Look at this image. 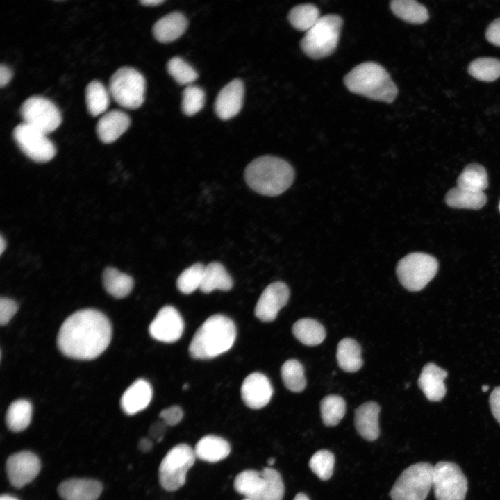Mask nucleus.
Here are the masks:
<instances>
[{
	"mask_svg": "<svg viewBox=\"0 0 500 500\" xmlns=\"http://www.w3.org/2000/svg\"><path fill=\"white\" fill-rule=\"evenodd\" d=\"M112 337L109 319L94 309H83L68 317L59 330L57 344L65 356L92 360L108 347Z\"/></svg>",
	"mask_w": 500,
	"mask_h": 500,
	"instance_id": "f257e3e1",
	"label": "nucleus"
},
{
	"mask_svg": "<svg viewBox=\"0 0 500 500\" xmlns=\"http://www.w3.org/2000/svg\"><path fill=\"white\" fill-rule=\"evenodd\" d=\"M247 185L258 194L274 197L284 192L294 181V171L285 160L272 156L252 160L244 171Z\"/></svg>",
	"mask_w": 500,
	"mask_h": 500,
	"instance_id": "f03ea898",
	"label": "nucleus"
},
{
	"mask_svg": "<svg viewBox=\"0 0 500 500\" xmlns=\"http://www.w3.org/2000/svg\"><path fill=\"white\" fill-rule=\"evenodd\" d=\"M236 338L234 322L217 314L209 317L194 333L189 352L195 359H210L228 351Z\"/></svg>",
	"mask_w": 500,
	"mask_h": 500,
	"instance_id": "7ed1b4c3",
	"label": "nucleus"
},
{
	"mask_svg": "<svg viewBox=\"0 0 500 500\" xmlns=\"http://www.w3.org/2000/svg\"><path fill=\"white\" fill-rule=\"evenodd\" d=\"M344 81L351 92L376 101L392 103L398 93L388 72L374 62L356 65L345 76Z\"/></svg>",
	"mask_w": 500,
	"mask_h": 500,
	"instance_id": "20e7f679",
	"label": "nucleus"
},
{
	"mask_svg": "<svg viewBox=\"0 0 500 500\" xmlns=\"http://www.w3.org/2000/svg\"><path fill=\"white\" fill-rule=\"evenodd\" d=\"M233 487L237 492L252 500H282L285 492L280 473L271 467L241 472L235 476Z\"/></svg>",
	"mask_w": 500,
	"mask_h": 500,
	"instance_id": "39448f33",
	"label": "nucleus"
},
{
	"mask_svg": "<svg viewBox=\"0 0 500 500\" xmlns=\"http://www.w3.org/2000/svg\"><path fill=\"white\" fill-rule=\"evenodd\" d=\"M342 26V19L338 15L321 17L301 40L303 51L312 59L330 56L338 47Z\"/></svg>",
	"mask_w": 500,
	"mask_h": 500,
	"instance_id": "423d86ee",
	"label": "nucleus"
},
{
	"mask_svg": "<svg viewBox=\"0 0 500 500\" xmlns=\"http://www.w3.org/2000/svg\"><path fill=\"white\" fill-rule=\"evenodd\" d=\"M433 466L417 462L404 469L393 485L392 500H425L433 487Z\"/></svg>",
	"mask_w": 500,
	"mask_h": 500,
	"instance_id": "0eeeda50",
	"label": "nucleus"
},
{
	"mask_svg": "<svg viewBox=\"0 0 500 500\" xmlns=\"http://www.w3.org/2000/svg\"><path fill=\"white\" fill-rule=\"evenodd\" d=\"M438 262L429 254L415 252L401 258L396 268L400 283L408 290L417 292L424 289L435 276Z\"/></svg>",
	"mask_w": 500,
	"mask_h": 500,
	"instance_id": "6e6552de",
	"label": "nucleus"
},
{
	"mask_svg": "<svg viewBox=\"0 0 500 500\" xmlns=\"http://www.w3.org/2000/svg\"><path fill=\"white\" fill-rule=\"evenodd\" d=\"M196 458L194 449L187 444L173 447L159 466L160 485L170 492L181 488L185 483L187 472L194 464Z\"/></svg>",
	"mask_w": 500,
	"mask_h": 500,
	"instance_id": "1a4fd4ad",
	"label": "nucleus"
},
{
	"mask_svg": "<svg viewBox=\"0 0 500 500\" xmlns=\"http://www.w3.org/2000/svg\"><path fill=\"white\" fill-rule=\"evenodd\" d=\"M109 93L121 106L140 108L144 101L146 81L142 74L130 67L117 69L109 81Z\"/></svg>",
	"mask_w": 500,
	"mask_h": 500,
	"instance_id": "9d476101",
	"label": "nucleus"
},
{
	"mask_svg": "<svg viewBox=\"0 0 500 500\" xmlns=\"http://www.w3.org/2000/svg\"><path fill=\"white\" fill-rule=\"evenodd\" d=\"M433 487L437 500H465L467 479L457 464L440 461L433 466Z\"/></svg>",
	"mask_w": 500,
	"mask_h": 500,
	"instance_id": "9b49d317",
	"label": "nucleus"
},
{
	"mask_svg": "<svg viewBox=\"0 0 500 500\" xmlns=\"http://www.w3.org/2000/svg\"><path fill=\"white\" fill-rule=\"evenodd\" d=\"M23 123L33 126L45 134L60 126L62 117L58 107L49 99L33 96L26 99L19 110Z\"/></svg>",
	"mask_w": 500,
	"mask_h": 500,
	"instance_id": "f8f14e48",
	"label": "nucleus"
},
{
	"mask_svg": "<svg viewBox=\"0 0 500 500\" xmlns=\"http://www.w3.org/2000/svg\"><path fill=\"white\" fill-rule=\"evenodd\" d=\"M46 135L23 122L12 131L13 139L20 150L30 159L38 162L51 160L56 153L53 143Z\"/></svg>",
	"mask_w": 500,
	"mask_h": 500,
	"instance_id": "ddd939ff",
	"label": "nucleus"
},
{
	"mask_svg": "<svg viewBox=\"0 0 500 500\" xmlns=\"http://www.w3.org/2000/svg\"><path fill=\"white\" fill-rule=\"evenodd\" d=\"M41 464L38 457L30 451H20L10 455L6 469L10 484L20 488L31 483L38 475Z\"/></svg>",
	"mask_w": 500,
	"mask_h": 500,
	"instance_id": "4468645a",
	"label": "nucleus"
},
{
	"mask_svg": "<svg viewBox=\"0 0 500 500\" xmlns=\"http://www.w3.org/2000/svg\"><path fill=\"white\" fill-rule=\"evenodd\" d=\"M184 322L179 312L173 306H165L157 313L149 325L150 335L156 340L172 343L181 337Z\"/></svg>",
	"mask_w": 500,
	"mask_h": 500,
	"instance_id": "2eb2a0df",
	"label": "nucleus"
},
{
	"mask_svg": "<svg viewBox=\"0 0 500 500\" xmlns=\"http://www.w3.org/2000/svg\"><path fill=\"white\" fill-rule=\"evenodd\" d=\"M290 297V290L281 281L267 285L260 296L256 305V317L262 322L274 320L279 310L286 305Z\"/></svg>",
	"mask_w": 500,
	"mask_h": 500,
	"instance_id": "dca6fc26",
	"label": "nucleus"
},
{
	"mask_svg": "<svg viewBox=\"0 0 500 500\" xmlns=\"http://www.w3.org/2000/svg\"><path fill=\"white\" fill-rule=\"evenodd\" d=\"M241 397L251 409H260L270 401L273 388L268 378L259 372L248 375L241 386Z\"/></svg>",
	"mask_w": 500,
	"mask_h": 500,
	"instance_id": "f3484780",
	"label": "nucleus"
},
{
	"mask_svg": "<svg viewBox=\"0 0 500 500\" xmlns=\"http://www.w3.org/2000/svg\"><path fill=\"white\" fill-rule=\"evenodd\" d=\"M244 85L240 79H234L219 92L215 103L217 115L223 120L235 117L241 110L244 99Z\"/></svg>",
	"mask_w": 500,
	"mask_h": 500,
	"instance_id": "a211bd4d",
	"label": "nucleus"
},
{
	"mask_svg": "<svg viewBox=\"0 0 500 500\" xmlns=\"http://www.w3.org/2000/svg\"><path fill=\"white\" fill-rule=\"evenodd\" d=\"M447 376L446 370L433 362H428L423 367L417 383L419 388L430 401H440L445 396L444 383Z\"/></svg>",
	"mask_w": 500,
	"mask_h": 500,
	"instance_id": "6ab92c4d",
	"label": "nucleus"
},
{
	"mask_svg": "<svg viewBox=\"0 0 500 500\" xmlns=\"http://www.w3.org/2000/svg\"><path fill=\"white\" fill-rule=\"evenodd\" d=\"M129 116L119 110H112L106 112L99 120L96 131L99 140L110 144L117 140L130 126Z\"/></svg>",
	"mask_w": 500,
	"mask_h": 500,
	"instance_id": "aec40b11",
	"label": "nucleus"
},
{
	"mask_svg": "<svg viewBox=\"0 0 500 500\" xmlns=\"http://www.w3.org/2000/svg\"><path fill=\"white\" fill-rule=\"evenodd\" d=\"M102 485L92 479H69L62 482L58 492L64 500H97L102 492Z\"/></svg>",
	"mask_w": 500,
	"mask_h": 500,
	"instance_id": "412c9836",
	"label": "nucleus"
},
{
	"mask_svg": "<svg viewBox=\"0 0 500 500\" xmlns=\"http://www.w3.org/2000/svg\"><path fill=\"white\" fill-rule=\"evenodd\" d=\"M152 395V388L149 383L144 379H138L123 394L120 401L121 408L126 414L135 415L149 406Z\"/></svg>",
	"mask_w": 500,
	"mask_h": 500,
	"instance_id": "4be33fe9",
	"label": "nucleus"
},
{
	"mask_svg": "<svg viewBox=\"0 0 500 500\" xmlns=\"http://www.w3.org/2000/svg\"><path fill=\"white\" fill-rule=\"evenodd\" d=\"M380 406L374 401L366 402L355 411L354 423L358 433L366 440H376L380 434Z\"/></svg>",
	"mask_w": 500,
	"mask_h": 500,
	"instance_id": "5701e85b",
	"label": "nucleus"
},
{
	"mask_svg": "<svg viewBox=\"0 0 500 500\" xmlns=\"http://www.w3.org/2000/svg\"><path fill=\"white\" fill-rule=\"evenodd\" d=\"M188 26L186 17L179 12L169 13L153 25L152 32L155 38L162 43H169L181 36Z\"/></svg>",
	"mask_w": 500,
	"mask_h": 500,
	"instance_id": "b1692460",
	"label": "nucleus"
},
{
	"mask_svg": "<svg viewBox=\"0 0 500 500\" xmlns=\"http://www.w3.org/2000/svg\"><path fill=\"white\" fill-rule=\"evenodd\" d=\"M194 451L197 458L213 463L228 457L231 452V446L224 438L208 435L197 442Z\"/></svg>",
	"mask_w": 500,
	"mask_h": 500,
	"instance_id": "393cba45",
	"label": "nucleus"
},
{
	"mask_svg": "<svg viewBox=\"0 0 500 500\" xmlns=\"http://www.w3.org/2000/svg\"><path fill=\"white\" fill-rule=\"evenodd\" d=\"M233 280L224 267L219 262H212L205 266L200 290L210 293L215 290L228 291L233 287Z\"/></svg>",
	"mask_w": 500,
	"mask_h": 500,
	"instance_id": "a878e982",
	"label": "nucleus"
},
{
	"mask_svg": "<svg viewBox=\"0 0 500 500\" xmlns=\"http://www.w3.org/2000/svg\"><path fill=\"white\" fill-rule=\"evenodd\" d=\"M336 358L339 367L347 372L358 371L363 364L360 345L350 338H343L340 341Z\"/></svg>",
	"mask_w": 500,
	"mask_h": 500,
	"instance_id": "bb28decb",
	"label": "nucleus"
},
{
	"mask_svg": "<svg viewBox=\"0 0 500 500\" xmlns=\"http://www.w3.org/2000/svg\"><path fill=\"white\" fill-rule=\"evenodd\" d=\"M445 202L454 208L478 210L485 206L487 197L483 192H473L456 186L448 191Z\"/></svg>",
	"mask_w": 500,
	"mask_h": 500,
	"instance_id": "cd10ccee",
	"label": "nucleus"
},
{
	"mask_svg": "<svg viewBox=\"0 0 500 500\" xmlns=\"http://www.w3.org/2000/svg\"><path fill=\"white\" fill-rule=\"evenodd\" d=\"M102 280L106 292L117 299L128 296L134 285L131 276L113 267H108L103 271Z\"/></svg>",
	"mask_w": 500,
	"mask_h": 500,
	"instance_id": "c85d7f7f",
	"label": "nucleus"
},
{
	"mask_svg": "<svg viewBox=\"0 0 500 500\" xmlns=\"http://www.w3.org/2000/svg\"><path fill=\"white\" fill-rule=\"evenodd\" d=\"M292 333L299 341L308 346L318 345L326 337L324 326L317 320L310 318L297 321L292 326Z\"/></svg>",
	"mask_w": 500,
	"mask_h": 500,
	"instance_id": "c756f323",
	"label": "nucleus"
},
{
	"mask_svg": "<svg viewBox=\"0 0 500 500\" xmlns=\"http://www.w3.org/2000/svg\"><path fill=\"white\" fill-rule=\"evenodd\" d=\"M390 8L397 17L408 23L420 24L428 19L427 9L414 0H394Z\"/></svg>",
	"mask_w": 500,
	"mask_h": 500,
	"instance_id": "7c9ffc66",
	"label": "nucleus"
},
{
	"mask_svg": "<svg viewBox=\"0 0 500 500\" xmlns=\"http://www.w3.org/2000/svg\"><path fill=\"white\" fill-rule=\"evenodd\" d=\"M32 405L25 399L13 401L8 407L6 415L8 428L13 432H20L26 429L31 423L32 417Z\"/></svg>",
	"mask_w": 500,
	"mask_h": 500,
	"instance_id": "2f4dec72",
	"label": "nucleus"
},
{
	"mask_svg": "<svg viewBox=\"0 0 500 500\" xmlns=\"http://www.w3.org/2000/svg\"><path fill=\"white\" fill-rule=\"evenodd\" d=\"M488 186L487 172L477 163L467 165L457 179V187L473 192H483Z\"/></svg>",
	"mask_w": 500,
	"mask_h": 500,
	"instance_id": "473e14b6",
	"label": "nucleus"
},
{
	"mask_svg": "<svg viewBox=\"0 0 500 500\" xmlns=\"http://www.w3.org/2000/svg\"><path fill=\"white\" fill-rule=\"evenodd\" d=\"M85 102L88 112L96 117L106 110L110 103L109 92L101 82L94 80L85 88Z\"/></svg>",
	"mask_w": 500,
	"mask_h": 500,
	"instance_id": "72a5a7b5",
	"label": "nucleus"
},
{
	"mask_svg": "<svg viewBox=\"0 0 500 500\" xmlns=\"http://www.w3.org/2000/svg\"><path fill=\"white\" fill-rule=\"evenodd\" d=\"M321 17L318 8L312 3H303L294 7L288 19L292 26L299 31H308Z\"/></svg>",
	"mask_w": 500,
	"mask_h": 500,
	"instance_id": "f704fd0d",
	"label": "nucleus"
},
{
	"mask_svg": "<svg viewBox=\"0 0 500 500\" xmlns=\"http://www.w3.org/2000/svg\"><path fill=\"white\" fill-rule=\"evenodd\" d=\"M468 72L474 78L492 82L500 77V60L494 58H478L468 66Z\"/></svg>",
	"mask_w": 500,
	"mask_h": 500,
	"instance_id": "c9c22d12",
	"label": "nucleus"
},
{
	"mask_svg": "<svg viewBox=\"0 0 500 500\" xmlns=\"http://www.w3.org/2000/svg\"><path fill=\"white\" fill-rule=\"evenodd\" d=\"M281 374L285 387L292 392H300L306 386L303 367L294 359L285 361L281 367Z\"/></svg>",
	"mask_w": 500,
	"mask_h": 500,
	"instance_id": "e433bc0d",
	"label": "nucleus"
},
{
	"mask_svg": "<svg viewBox=\"0 0 500 500\" xmlns=\"http://www.w3.org/2000/svg\"><path fill=\"white\" fill-rule=\"evenodd\" d=\"M322 419L327 426H335L345 415L346 403L338 395H328L320 403Z\"/></svg>",
	"mask_w": 500,
	"mask_h": 500,
	"instance_id": "4c0bfd02",
	"label": "nucleus"
},
{
	"mask_svg": "<svg viewBox=\"0 0 500 500\" xmlns=\"http://www.w3.org/2000/svg\"><path fill=\"white\" fill-rule=\"evenodd\" d=\"M205 266L199 262L194 263L185 269L178 277L177 288L183 294H189L200 289L204 274Z\"/></svg>",
	"mask_w": 500,
	"mask_h": 500,
	"instance_id": "58836bf2",
	"label": "nucleus"
},
{
	"mask_svg": "<svg viewBox=\"0 0 500 500\" xmlns=\"http://www.w3.org/2000/svg\"><path fill=\"white\" fill-rule=\"evenodd\" d=\"M335 456L328 450L315 452L309 461L310 469L322 481L328 480L333 472Z\"/></svg>",
	"mask_w": 500,
	"mask_h": 500,
	"instance_id": "ea45409f",
	"label": "nucleus"
},
{
	"mask_svg": "<svg viewBox=\"0 0 500 500\" xmlns=\"http://www.w3.org/2000/svg\"><path fill=\"white\" fill-rule=\"evenodd\" d=\"M167 68L169 74L181 85H190L198 77L196 70L179 57L171 58Z\"/></svg>",
	"mask_w": 500,
	"mask_h": 500,
	"instance_id": "a19ab883",
	"label": "nucleus"
},
{
	"mask_svg": "<svg viewBox=\"0 0 500 500\" xmlns=\"http://www.w3.org/2000/svg\"><path fill=\"white\" fill-rule=\"evenodd\" d=\"M205 93L196 85H188L183 92L182 110L188 116L200 111L204 106Z\"/></svg>",
	"mask_w": 500,
	"mask_h": 500,
	"instance_id": "79ce46f5",
	"label": "nucleus"
},
{
	"mask_svg": "<svg viewBox=\"0 0 500 500\" xmlns=\"http://www.w3.org/2000/svg\"><path fill=\"white\" fill-rule=\"evenodd\" d=\"M18 306L17 303L6 297L0 299V324L2 326L7 324L17 312Z\"/></svg>",
	"mask_w": 500,
	"mask_h": 500,
	"instance_id": "37998d69",
	"label": "nucleus"
},
{
	"mask_svg": "<svg viewBox=\"0 0 500 500\" xmlns=\"http://www.w3.org/2000/svg\"><path fill=\"white\" fill-rule=\"evenodd\" d=\"M183 412L181 407L173 406L162 410L159 417L167 426H173L178 424L182 419Z\"/></svg>",
	"mask_w": 500,
	"mask_h": 500,
	"instance_id": "c03bdc74",
	"label": "nucleus"
},
{
	"mask_svg": "<svg viewBox=\"0 0 500 500\" xmlns=\"http://www.w3.org/2000/svg\"><path fill=\"white\" fill-rule=\"evenodd\" d=\"M485 38L490 43L500 47V18L495 19L488 26Z\"/></svg>",
	"mask_w": 500,
	"mask_h": 500,
	"instance_id": "a18cd8bd",
	"label": "nucleus"
},
{
	"mask_svg": "<svg viewBox=\"0 0 500 500\" xmlns=\"http://www.w3.org/2000/svg\"><path fill=\"white\" fill-rule=\"evenodd\" d=\"M489 402L492 414L500 424V386L494 388L491 392Z\"/></svg>",
	"mask_w": 500,
	"mask_h": 500,
	"instance_id": "49530a36",
	"label": "nucleus"
},
{
	"mask_svg": "<svg viewBox=\"0 0 500 500\" xmlns=\"http://www.w3.org/2000/svg\"><path fill=\"white\" fill-rule=\"evenodd\" d=\"M166 426L167 424L164 422H157L153 424L149 429L150 435L158 442H160L163 438Z\"/></svg>",
	"mask_w": 500,
	"mask_h": 500,
	"instance_id": "de8ad7c7",
	"label": "nucleus"
},
{
	"mask_svg": "<svg viewBox=\"0 0 500 500\" xmlns=\"http://www.w3.org/2000/svg\"><path fill=\"white\" fill-rule=\"evenodd\" d=\"M12 69L4 64L0 65V86L3 88L6 86L12 79Z\"/></svg>",
	"mask_w": 500,
	"mask_h": 500,
	"instance_id": "09e8293b",
	"label": "nucleus"
},
{
	"mask_svg": "<svg viewBox=\"0 0 500 500\" xmlns=\"http://www.w3.org/2000/svg\"><path fill=\"white\" fill-rule=\"evenodd\" d=\"M139 449L142 452H148L153 447V442L149 438H142L139 442Z\"/></svg>",
	"mask_w": 500,
	"mask_h": 500,
	"instance_id": "8fccbe9b",
	"label": "nucleus"
},
{
	"mask_svg": "<svg viewBox=\"0 0 500 500\" xmlns=\"http://www.w3.org/2000/svg\"><path fill=\"white\" fill-rule=\"evenodd\" d=\"M165 2L164 0H142L140 3L146 6H155Z\"/></svg>",
	"mask_w": 500,
	"mask_h": 500,
	"instance_id": "3c124183",
	"label": "nucleus"
},
{
	"mask_svg": "<svg viewBox=\"0 0 500 500\" xmlns=\"http://www.w3.org/2000/svg\"><path fill=\"white\" fill-rule=\"evenodd\" d=\"M293 500H310V499H309L308 497L306 494H303V493H302V492H300V493H298V494L294 497V498Z\"/></svg>",
	"mask_w": 500,
	"mask_h": 500,
	"instance_id": "603ef678",
	"label": "nucleus"
},
{
	"mask_svg": "<svg viewBox=\"0 0 500 500\" xmlns=\"http://www.w3.org/2000/svg\"><path fill=\"white\" fill-rule=\"evenodd\" d=\"M6 247V242L4 238H3V236H1V238H0V253H1V254L3 253Z\"/></svg>",
	"mask_w": 500,
	"mask_h": 500,
	"instance_id": "864d4df0",
	"label": "nucleus"
},
{
	"mask_svg": "<svg viewBox=\"0 0 500 500\" xmlns=\"http://www.w3.org/2000/svg\"><path fill=\"white\" fill-rule=\"evenodd\" d=\"M0 500H18L17 498L8 495V494H3L0 497Z\"/></svg>",
	"mask_w": 500,
	"mask_h": 500,
	"instance_id": "5fc2aeb1",
	"label": "nucleus"
},
{
	"mask_svg": "<svg viewBox=\"0 0 500 500\" xmlns=\"http://www.w3.org/2000/svg\"><path fill=\"white\" fill-rule=\"evenodd\" d=\"M267 463H268V465H269V466L273 465L275 463V459H274V458H272V457L269 458L267 460Z\"/></svg>",
	"mask_w": 500,
	"mask_h": 500,
	"instance_id": "6e6d98bb",
	"label": "nucleus"
},
{
	"mask_svg": "<svg viewBox=\"0 0 500 500\" xmlns=\"http://www.w3.org/2000/svg\"><path fill=\"white\" fill-rule=\"evenodd\" d=\"M488 389H489V386L487 385H483L481 388L482 391L484 392H487L488 390Z\"/></svg>",
	"mask_w": 500,
	"mask_h": 500,
	"instance_id": "4d7b16f0",
	"label": "nucleus"
},
{
	"mask_svg": "<svg viewBox=\"0 0 500 500\" xmlns=\"http://www.w3.org/2000/svg\"><path fill=\"white\" fill-rule=\"evenodd\" d=\"M188 388V385H187V384H184L183 386V390H186Z\"/></svg>",
	"mask_w": 500,
	"mask_h": 500,
	"instance_id": "13d9d810",
	"label": "nucleus"
},
{
	"mask_svg": "<svg viewBox=\"0 0 500 500\" xmlns=\"http://www.w3.org/2000/svg\"><path fill=\"white\" fill-rule=\"evenodd\" d=\"M242 500H252V499H249V498H244V499H242Z\"/></svg>",
	"mask_w": 500,
	"mask_h": 500,
	"instance_id": "bf43d9fd",
	"label": "nucleus"
},
{
	"mask_svg": "<svg viewBox=\"0 0 500 500\" xmlns=\"http://www.w3.org/2000/svg\"><path fill=\"white\" fill-rule=\"evenodd\" d=\"M499 209H500V203H499Z\"/></svg>",
	"mask_w": 500,
	"mask_h": 500,
	"instance_id": "052dcab7",
	"label": "nucleus"
}]
</instances>
